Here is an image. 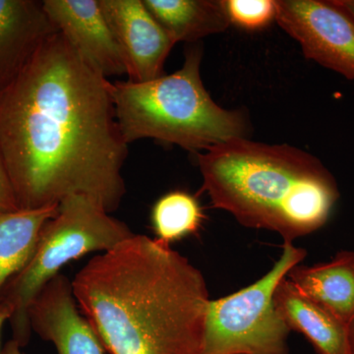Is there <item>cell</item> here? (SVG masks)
Here are the masks:
<instances>
[{
    "label": "cell",
    "instance_id": "cell-8",
    "mask_svg": "<svg viewBox=\"0 0 354 354\" xmlns=\"http://www.w3.org/2000/svg\"><path fill=\"white\" fill-rule=\"evenodd\" d=\"M127 66L128 80L142 83L162 76L174 41L143 0H100Z\"/></svg>",
    "mask_w": 354,
    "mask_h": 354
},
{
    "label": "cell",
    "instance_id": "cell-13",
    "mask_svg": "<svg viewBox=\"0 0 354 354\" xmlns=\"http://www.w3.org/2000/svg\"><path fill=\"white\" fill-rule=\"evenodd\" d=\"M274 302L288 329L304 335L317 354H348V327L302 295L290 279L279 281Z\"/></svg>",
    "mask_w": 354,
    "mask_h": 354
},
{
    "label": "cell",
    "instance_id": "cell-4",
    "mask_svg": "<svg viewBox=\"0 0 354 354\" xmlns=\"http://www.w3.org/2000/svg\"><path fill=\"white\" fill-rule=\"evenodd\" d=\"M202 50L186 51L178 71L148 82L116 81L111 97L125 143L155 139L192 152L235 138H245L243 113L216 104L203 85Z\"/></svg>",
    "mask_w": 354,
    "mask_h": 354
},
{
    "label": "cell",
    "instance_id": "cell-11",
    "mask_svg": "<svg viewBox=\"0 0 354 354\" xmlns=\"http://www.w3.org/2000/svg\"><path fill=\"white\" fill-rule=\"evenodd\" d=\"M58 30L32 0H0V88L17 75L39 46Z\"/></svg>",
    "mask_w": 354,
    "mask_h": 354
},
{
    "label": "cell",
    "instance_id": "cell-22",
    "mask_svg": "<svg viewBox=\"0 0 354 354\" xmlns=\"http://www.w3.org/2000/svg\"><path fill=\"white\" fill-rule=\"evenodd\" d=\"M348 354H354V321L348 326Z\"/></svg>",
    "mask_w": 354,
    "mask_h": 354
},
{
    "label": "cell",
    "instance_id": "cell-12",
    "mask_svg": "<svg viewBox=\"0 0 354 354\" xmlns=\"http://www.w3.org/2000/svg\"><path fill=\"white\" fill-rule=\"evenodd\" d=\"M302 295L346 326L354 321V252L339 251L328 263L298 264L286 274Z\"/></svg>",
    "mask_w": 354,
    "mask_h": 354
},
{
    "label": "cell",
    "instance_id": "cell-5",
    "mask_svg": "<svg viewBox=\"0 0 354 354\" xmlns=\"http://www.w3.org/2000/svg\"><path fill=\"white\" fill-rule=\"evenodd\" d=\"M134 234L88 198L72 195L62 200L57 215L41 228L31 259L0 291V300L11 308L13 341L22 348L29 344L30 305L65 265L91 252H106Z\"/></svg>",
    "mask_w": 354,
    "mask_h": 354
},
{
    "label": "cell",
    "instance_id": "cell-16",
    "mask_svg": "<svg viewBox=\"0 0 354 354\" xmlns=\"http://www.w3.org/2000/svg\"><path fill=\"white\" fill-rule=\"evenodd\" d=\"M204 220V211L196 196L181 190L160 197L151 213L155 239L167 246L197 234Z\"/></svg>",
    "mask_w": 354,
    "mask_h": 354
},
{
    "label": "cell",
    "instance_id": "cell-15",
    "mask_svg": "<svg viewBox=\"0 0 354 354\" xmlns=\"http://www.w3.org/2000/svg\"><path fill=\"white\" fill-rule=\"evenodd\" d=\"M57 211L55 205L0 213V291L31 259L41 228Z\"/></svg>",
    "mask_w": 354,
    "mask_h": 354
},
{
    "label": "cell",
    "instance_id": "cell-19",
    "mask_svg": "<svg viewBox=\"0 0 354 354\" xmlns=\"http://www.w3.org/2000/svg\"><path fill=\"white\" fill-rule=\"evenodd\" d=\"M11 317V308L6 304V302L0 300V337H1V330L3 327L4 323L9 321ZM0 354H1V349H0Z\"/></svg>",
    "mask_w": 354,
    "mask_h": 354
},
{
    "label": "cell",
    "instance_id": "cell-20",
    "mask_svg": "<svg viewBox=\"0 0 354 354\" xmlns=\"http://www.w3.org/2000/svg\"><path fill=\"white\" fill-rule=\"evenodd\" d=\"M1 354H25L22 351V348L14 342L13 339L7 342L4 348L1 349Z\"/></svg>",
    "mask_w": 354,
    "mask_h": 354
},
{
    "label": "cell",
    "instance_id": "cell-7",
    "mask_svg": "<svg viewBox=\"0 0 354 354\" xmlns=\"http://www.w3.org/2000/svg\"><path fill=\"white\" fill-rule=\"evenodd\" d=\"M305 57L354 81V18L335 0H276V19Z\"/></svg>",
    "mask_w": 354,
    "mask_h": 354
},
{
    "label": "cell",
    "instance_id": "cell-9",
    "mask_svg": "<svg viewBox=\"0 0 354 354\" xmlns=\"http://www.w3.org/2000/svg\"><path fill=\"white\" fill-rule=\"evenodd\" d=\"M44 12L86 64L100 75H127V66L100 0H44Z\"/></svg>",
    "mask_w": 354,
    "mask_h": 354
},
{
    "label": "cell",
    "instance_id": "cell-17",
    "mask_svg": "<svg viewBox=\"0 0 354 354\" xmlns=\"http://www.w3.org/2000/svg\"><path fill=\"white\" fill-rule=\"evenodd\" d=\"M230 23L245 30H260L276 19L274 0H223Z\"/></svg>",
    "mask_w": 354,
    "mask_h": 354
},
{
    "label": "cell",
    "instance_id": "cell-10",
    "mask_svg": "<svg viewBox=\"0 0 354 354\" xmlns=\"http://www.w3.org/2000/svg\"><path fill=\"white\" fill-rule=\"evenodd\" d=\"M32 332L55 346L57 354H104L99 335L79 312L72 281L62 274L51 279L28 310Z\"/></svg>",
    "mask_w": 354,
    "mask_h": 354
},
{
    "label": "cell",
    "instance_id": "cell-2",
    "mask_svg": "<svg viewBox=\"0 0 354 354\" xmlns=\"http://www.w3.org/2000/svg\"><path fill=\"white\" fill-rule=\"evenodd\" d=\"M72 288L108 353L201 354L208 286L171 246L134 234L88 261Z\"/></svg>",
    "mask_w": 354,
    "mask_h": 354
},
{
    "label": "cell",
    "instance_id": "cell-18",
    "mask_svg": "<svg viewBox=\"0 0 354 354\" xmlns=\"http://www.w3.org/2000/svg\"><path fill=\"white\" fill-rule=\"evenodd\" d=\"M20 209L6 162L0 152V213Z\"/></svg>",
    "mask_w": 354,
    "mask_h": 354
},
{
    "label": "cell",
    "instance_id": "cell-21",
    "mask_svg": "<svg viewBox=\"0 0 354 354\" xmlns=\"http://www.w3.org/2000/svg\"><path fill=\"white\" fill-rule=\"evenodd\" d=\"M335 1L354 18V0H335Z\"/></svg>",
    "mask_w": 354,
    "mask_h": 354
},
{
    "label": "cell",
    "instance_id": "cell-14",
    "mask_svg": "<svg viewBox=\"0 0 354 354\" xmlns=\"http://www.w3.org/2000/svg\"><path fill=\"white\" fill-rule=\"evenodd\" d=\"M174 44L193 43L225 31L230 24L223 0H143Z\"/></svg>",
    "mask_w": 354,
    "mask_h": 354
},
{
    "label": "cell",
    "instance_id": "cell-6",
    "mask_svg": "<svg viewBox=\"0 0 354 354\" xmlns=\"http://www.w3.org/2000/svg\"><path fill=\"white\" fill-rule=\"evenodd\" d=\"M279 259L253 285L209 300L201 354H288V329L274 302L279 281L306 257L283 242Z\"/></svg>",
    "mask_w": 354,
    "mask_h": 354
},
{
    "label": "cell",
    "instance_id": "cell-3",
    "mask_svg": "<svg viewBox=\"0 0 354 354\" xmlns=\"http://www.w3.org/2000/svg\"><path fill=\"white\" fill-rule=\"evenodd\" d=\"M197 162L214 208L290 243L322 227L339 200L333 174L295 147L235 138L198 153Z\"/></svg>",
    "mask_w": 354,
    "mask_h": 354
},
{
    "label": "cell",
    "instance_id": "cell-1",
    "mask_svg": "<svg viewBox=\"0 0 354 354\" xmlns=\"http://www.w3.org/2000/svg\"><path fill=\"white\" fill-rule=\"evenodd\" d=\"M0 152L21 209L81 195L111 214L125 196L111 82L59 32L0 88Z\"/></svg>",
    "mask_w": 354,
    "mask_h": 354
}]
</instances>
